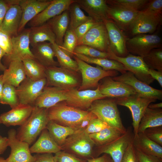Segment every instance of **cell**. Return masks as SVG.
I'll list each match as a JSON object with an SVG mask.
<instances>
[{"instance_id":"cell-47","label":"cell","mask_w":162,"mask_h":162,"mask_svg":"<svg viewBox=\"0 0 162 162\" xmlns=\"http://www.w3.org/2000/svg\"><path fill=\"white\" fill-rule=\"evenodd\" d=\"M109 127H110L106 122L96 117L92 120L85 131L89 134L97 133Z\"/></svg>"},{"instance_id":"cell-39","label":"cell","mask_w":162,"mask_h":162,"mask_svg":"<svg viewBox=\"0 0 162 162\" xmlns=\"http://www.w3.org/2000/svg\"><path fill=\"white\" fill-rule=\"evenodd\" d=\"M52 47L60 67L76 72L79 71L76 62L67 55L55 43L52 44Z\"/></svg>"},{"instance_id":"cell-63","label":"cell","mask_w":162,"mask_h":162,"mask_svg":"<svg viewBox=\"0 0 162 162\" xmlns=\"http://www.w3.org/2000/svg\"><path fill=\"white\" fill-rule=\"evenodd\" d=\"M2 137L0 135V139L2 138Z\"/></svg>"},{"instance_id":"cell-51","label":"cell","mask_w":162,"mask_h":162,"mask_svg":"<svg viewBox=\"0 0 162 162\" xmlns=\"http://www.w3.org/2000/svg\"><path fill=\"white\" fill-rule=\"evenodd\" d=\"M121 162H139L133 141L126 149Z\"/></svg>"},{"instance_id":"cell-46","label":"cell","mask_w":162,"mask_h":162,"mask_svg":"<svg viewBox=\"0 0 162 162\" xmlns=\"http://www.w3.org/2000/svg\"><path fill=\"white\" fill-rule=\"evenodd\" d=\"M143 132L150 139L162 146V126L148 128Z\"/></svg>"},{"instance_id":"cell-17","label":"cell","mask_w":162,"mask_h":162,"mask_svg":"<svg viewBox=\"0 0 162 162\" xmlns=\"http://www.w3.org/2000/svg\"><path fill=\"white\" fill-rule=\"evenodd\" d=\"M162 21L161 15H156L140 11L128 31L133 36L155 31Z\"/></svg>"},{"instance_id":"cell-37","label":"cell","mask_w":162,"mask_h":162,"mask_svg":"<svg viewBox=\"0 0 162 162\" xmlns=\"http://www.w3.org/2000/svg\"><path fill=\"white\" fill-rule=\"evenodd\" d=\"M123 134L114 128L109 127L89 135L95 145L99 147L112 142Z\"/></svg>"},{"instance_id":"cell-25","label":"cell","mask_w":162,"mask_h":162,"mask_svg":"<svg viewBox=\"0 0 162 162\" xmlns=\"http://www.w3.org/2000/svg\"><path fill=\"white\" fill-rule=\"evenodd\" d=\"M88 16L97 22H103L108 17L109 6L106 0H75Z\"/></svg>"},{"instance_id":"cell-5","label":"cell","mask_w":162,"mask_h":162,"mask_svg":"<svg viewBox=\"0 0 162 162\" xmlns=\"http://www.w3.org/2000/svg\"><path fill=\"white\" fill-rule=\"evenodd\" d=\"M76 72L60 67L46 68V86L66 90L75 88L80 84Z\"/></svg>"},{"instance_id":"cell-1","label":"cell","mask_w":162,"mask_h":162,"mask_svg":"<svg viewBox=\"0 0 162 162\" xmlns=\"http://www.w3.org/2000/svg\"><path fill=\"white\" fill-rule=\"evenodd\" d=\"M49 120L47 109L34 106L30 116L16 132L17 138L30 145L46 128Z\"/></svg>"},{"instance_id":"cell-56","label":"cell","mask_w":162,"mask_h":162,"mask_svg":"<svg viewBox=\"0 0 162 162\" xmlns=\"http://www.w3.org/2000/svg\"><path fill=\"white\" fill-rule=\"evenodd\" d=\"M148 73L150 76L154 80H157L160 86L162 87V72L158 70L150 69L148 70Z\"/></svg>"},{"instance_id":"cell-48","label":"cell","mask_w":162,"mask_h":162,"mask_svg":"<svg viewBox=\"0 0 162 162\" xmlns=\"http://www.w3.org/2000/svg\"><path fill=\"white\" fill-rule=\"evenodd\" d=\"M98 22L94 20L89 21L81 25L74 30L78 39V43L88 31Z\"/></svg>"},{"instance_id":"cell-10","label":"cell","mask_w":162,"mask_h":162,"mask_svg":"<svg viewBox=\"0 0 162 162\" xmlns=\"http://www.w3.org/2000/svg\"><path fill=\"white\" fill-rule=\"evenodd\" d=\"M30 28H25L16 36L11 37L12 49L9 54L4 56V64L8 65L12 62L22 60L26 58L34 56L29 48Z\"/></svg>"},{"instance_id":"cell-50","label":"cell","mask_w":162,"mask_h":162,"mask_svg":"<svg viewBox=\"0 0 162 162\" xmlns=\"http://www.w3.org/2000/svg\"><path fill=\"white\" fill-rule=\"evenodd\" d=\"M0 46L5 52L6 55L9 54L11 52L12 49L11 37L1 29Z\"/></svg>"},{"instance_id":"cell-57","label":"cell","mask_w":162,"mask_h":162,"mask_svg":"<svg viewBox=\"0 0 162 162\" xmlns=\"http://www.w3.org/2000/svg\"><path fill=\"white\" fill-rule=\"evenodd\" d=\"M87 162H114L111 157L108 154H104L99 157L94 158L88 160Z\"/></svg>"},{"instance_id":"cell-13","label":"cell","mask_w":162,"mask_h":162,"mask_svg":"<svg viewBox=\"0 0 162 162\" xmlns=\"http://www.w3.org/2000/svg\"><path fill=\"white\" fill-rule=\"evenodd\" d=\"M16 134L14 129H10L8 132V145L11 150L7 160L8 162H34L35 157L31 154L30 145L18 140Z\"/></svg>"},{"instance_id":"cell-8","label":"cell","mask_w":162,"mask_h":162,"mask_svg":"<svg viewBox=\"0 0 162 162\" xmlns=\"http://www.w3.org/2000/svg\"><path fill=\"white\" fill-rule=\"evenodd\" d=\"M126 46L129 53L143 57L152 50L161 47V39L156 34H139L128 38Z\"/></svg>"},{"instance_id":"cell-28","label":"cell","mask_w":162,"mask_h":162,"mask_svg":"<svg viewBox=\"0 0 162 162\" xmlns=\"http://www.w3.org/2000/svg\"><path fill=\"white\" fill-rule=\"evenodd\" d=\"M26 76L22 62L16 61L11 62L8 68L4 71L2 79L4 84L13 86L16 88L26 78Z\"/></svg>"},{"instance_id":"cell-59","label":"cell","mask_w":162,"mask_h":162,"mask_svg":"<svg viewBox=\"0 0 162 162\" xmlns=\"http://www.w3.org/2000/svg\"><path fill=\"white\" fill-rule=\"evenodd\" d=\"M6 54V53L3 50L0 46V70L4 71L7 68L1 62V59Z\"/></svg>"},{"instance_id":"cell-49","label":"cell","mask_w":162,"mask_h":162,"mask_svg":"<svg viewBox=\"0 0 162 162\" xmlns=\"http://www.w3.org/2000/svg\"><path fill=\"white\" fill-rule=\"evenodd\" d=\"M54 157L57 162H83L73 155L61 150L55 153Z\"/></svg>"},{"instance_id":"cell-52","label":"cell","mask_w":162,"mask_h":162,"mask_svg":"<svg viewBox=\"0 0 162 162\" xmlns=\"http://www.w3.org/2000/svg\"><path fill=\"white\" fill-rule=\"evenodd\" d=\"M20 0H0V26L9 8L12 5L19 4Z\"/></svg>"},{"instance_id":"cell-34","label":"cell","mask_w":162,"mask_h":162,"mask_svg":"<svg viewBox=\"0 0 162 162\" xmlns=\"http://www.w3.org/2000/svg\"><path fill=\"white\" fill-rule=\"evenodd\" d=\"M162 126V109H152L147 107L140 121L138 132L147 128Z\"/></svg>"},{"instance_id":"cell-44","label":"cell","mask_w":162,"mask_h":162,"mask_svg":"<svg viewBox=\"0 0 162 162\" xmlns=\"http://www.w3.org/2000/svg\"><path fill=\"white\" fill-rule=\"evenodd\" d=\"M74 52L91 58L109 59L110 58L109 52H102L86 45L77 46L75 48Z\"/></svg>"},{"instance_id":"cell-2","label":"cell","mask_w":162,"mask_h":162,"mask_svg":"<svg viewBox=\"0 0 162 162\" xmlns=\"http://www.w3.org/2000/svg\"><path fill=\"white\" fill-rule=\"evenodd\" d=\"M104 99L94 101L88 109V111L106 122L110 127L124 134L127 129L122 123L117 104L112 98Z\"/></svg>"},{"instance_id":"cell-35","label":"cell","mask_w":162,"mask_h":162,"mask_svg":"<svg viewBox=\"0 0 162 162\" xmlns=\"http://www.w3.org/2000/svg\"><path fill=\"white\" fill-rule=\"evenodd\" d=\"M51 136L59 146H62L67 137L74 133L75 130L49 120L46 127Z\"/></svg>"},{"instance_id":"cell-38","label":"cell","mask_w":162,"mask_h":162,"mask_svg":"<svg viewBox=\"0 0 162 162\" xmlns=\"http://www.w3.org/2000/svg\"><path fill=\"white\" fill-rule=\"evenodd\" d=\"M68 10L70 17L68 29L74 30L81 25L93 20L88 16L84 14L79 4L75 2V0L70 6Z\"/></svg>"},{"instance_id":"cell-60","label":"cell","mask_w":162,"mask_h":162,"mask_svg":"<svg viewBox=\"0 0 162 162\" xmlns=\"http://www.w3.org/2000/svg\"><path fill=\"white\" fill-rule=\"evenodd\" d=\"M148 107L152 109H157L162 108V103L160 102L157 104H151L149 105Z\"/></svg>"},{"instance_id":"cell-20","label":"cell","mask_w":162,"mask_h":162,"mask_svg":"<svg viewBox=\"0 0 162 162\" xmlns=\"http://www.w3.org/2000/svg\"><path fill=\"white\" fill-rule=\"evenodd\" d=\"M74 0H52L51 3L28 23L31 27L37 26L46 23L52 18L68 10Z\"/></svg>"},{"instance_id":"cell-14","label":"cell","mask_w":162,"mask_h":162,"mask_svg":"<svg viewBox=\"0 0 162 162\" xmlns=\"http://www.w3.org/2000/svg\"><path fill=\"white\" fill-rule=\"evenodd\" d=\"M94 143L85 130L75 131L68 136L62 149H68L83 157L90 156L92 153Z\"/></svg>"},{"instance_id":"cell-3","label":"cell","mask_w":162,"mask_h":162,"mask_svg":"<svg viewBox=\"0 0 162 162\" xmlns=\"http://www.w3.org/2000/svg\"><path fill=\"white\" fill-rule=\"evenodd\" d=\"M89 111L60 102L48 109L49 120L75 130Z\"/></svg>"},{"instance_id":"cell-62","label":"cell","mask_w":162,"mask_h":162,"mask_svg":"<svg viewBox=\"0 0 162 162\" xmlns=\"http://www.w3.org/2000/svg\"><path fill=\"white\" fill-rule=\"evenodd\" d=\"M0 162H8V161L4 158L0 157Z\"/></svg>"},{"instance_id":"cell-22","label":"cell","mask_w":162,"mask_h":162,"mask_svg":"<svg viewBox=\"0 0 162 162\" xmlns=\"http://www.w3.org/2000/svg\"><path fill=\"white\" fill-rule=\"evenodd\" d=\"M67 90L46 86L36 100L34 106L49 109L67 100Z\"/></svg>"},{"instance_id":"cell-40","label":"cell","mask_w":162,"mask_h":162,"mask_svg":"<svg viewBox=\"0 0 162 162\" xmlns=\"http://www.w3.org/2000/svg\"><path fill=\"white\" fill-rule=\"evenodd\" d=\"M145 63L150 69L162 72V49H154L142 57Z\"/></svg>"},{"instance_id":"cell-15","label":"cell","mask_w":162,"mask_h":162,"mask_svg":"<svg viewBox=\"0 0 162 162\" xmlns=\"http://www.w3.org/2000/svg\"><path fill=\"white\" fill-rule=\"evenodd\" d=\"M65 104L82 109H89L92 103L106 97L100 92L98 86L94 90H79L76 88L67 90Z\"/></svg>"},{"instance_id":"cell-29","label":"cell","mask_w":162,"mask_h":162,"mask_svg":"<svg viewBox=\"0 0 162 162\" xmlns=\"http://www.w3.org/2000/svg\"><path fill=\"white\" fill-rule=\"evenodd\" d=\"M62 148L54 140L46 128L41 132L37 141L30 148L31 153H56Z\"/></svg>"},{"instance_id":"cell-21","label":"cell","mask_w":162,"mask_h":162,"mask_svg":"<svg viewBox=\"0 0 162 162\" xmlns=\"http://www.w3.org/2000/svg\"><path fill=\"white\" fill-rule=\"evenodd\" d=\"M52 0H20L19 5L22 11V15L18 34L25 28L30 21L47 7Z\"/></svg>"},{"instance_id":"cell-53","label":"cell","mask_w":162,"mask_h":162,"mask_svg":"<svg viewBox=\"0 0 162 162\" xmlns=\"http://www.w3.org/2000/svg\"><path fill=\"white\" fill-rule=\"evenodd\" d=\"M139 162H162V158L146 154L135 148Z\"/></svg>"},{"instance_id":"cell-7","label":"cell","mask_w":162,"mask_h":162,"mask_svg":"<svg viewBox=\"0 0 162 162\" xmlns=\"http://www.w3.org/2000/svg\"><path fill=\"white\" fill-rule=\"evenodd\" d=\"M108 52L109 59L117 61L123 64L128 71L132 73L137 79L149 85L154 80L148 73L149 68L143 59V57L129 53L125 57H120L116 55L110 49Z\"/></svg>"},{"instance_id":"cell-42","label":"cell","mask_w":162,"mask_h":162,"mask_svg":"<svg viewBox=\"0 0 162 162\" xmlns=\"http://www.w3.org/2000/svg\"><path fill=\"white\" fill-rule=\"evenodd\" d=\"M149 0H108L109 6L117 7L132 10L140 11Z\"/></svg>"},{"instance_id":"cell-45","label":"cell","mask_w":162,"mask_h":162,"mask_svg":"<svg viewBox=\"0 0 162 162\" xmlns=\"http://www.w3.org/2000/svg\"><path fill=\"white\" fill-rule=\"evenodd\" d=\"M162 0H149L140 11L144 13L154 15H161Z\"/></svg>"},{"instance_id":"cell-11","label":"cell","mask_w":162,"mask_h":162,"mask_svg":"<svg viewBox=\"0 0 162 162\" xmlns=\"http://www.w3.org/2000/svg\"><path fill=\"white\" fill-rule=\"evenodd\" d=\"M86 45L108 52L110 49L107 31L103 22H98L84 36L77 44Z\"/></svg>"},{"instance_id":"cell-9","label":"cell","mask_w":162,"mask_h":162,"mask_svg":"<svg viewBox=\"0 0 162 162\" xmlns=\"http://www.w3.org/2000/svg\"><path fill=\"white\" fill-rule=\"evenodd\" d=\"M134 135L132 127L130 126L125 133L117 139L105 145L97 147L96 154L97 155L107 154L114 162H121L126 149L132 142Z\"/></svg>"},{"instance_id":"cell-19","label":"cell","mask_w":162,"mask_h":162,"mask_svg":"<svg viewBox=\"0 0 162 162\" xmlns=\"http://www.w3.org/2000/svg\"><path fill=\"white\" fill-rule=\"evenodd\" d=\"M98 85L100 93L106 98H116L138 94L134 89L126 83L113 80L107 76L103 79Z\"/></svg>"},{"instance_id":"cell-43","label":"cell","mask_w":162,"mask_h":162,"mask_svg":"<svg viewBox=\"0 0 162 162\" xmlns=\"http://www.w3.org/2000/svg\"><path fill=\"white\" fill-rule=\"evenodd\" d=\"M64 37L62 45L58 46L62 50L72 58L74 56V50L78 42L74 30L68 28Z\"/></svg>"},{"instance_id":"cell-32","label":"cell","mask_w":162,"mask_h":162,"mask_svg":"<svg viewBox=\"0 0 162 162\" xmlns=\"http://www.w3.org/2000/svg\"><path fill=\"white\" fill-rule=\"evenodd\" d=\"M29 38L32 47L39 43L48 41L52 44L56 41L55 35L47 22L40 26L30 27Z\"/></svg>"},{"instance_id":"cell-41","label":"cell","mask_w":162,"mask_h":162,"mask_svg":"<svg viewBox=\"0 0 162 162\" xmlns=\"http://www.w3.org/2000/svg\"><path fill=\"white\" fill-rule=\"evenodd\" d=\"M0 103L8 105L11 108L18 105L20 103L16 92V88L11 85L4 84Z\"/></svg>"},{"instance_id":"cell-31","label":"cell","mask_w":162,"mask_h":162,"mask_svg":"<svg viewBox=\"0 0 162 162\" xmlns=\"http://www.w3.org/2000/svg\"><path fill=\"white\" fill-rule=\"evenodd\" d=\"M133 143L135 148L142 152L162 158V146L150 139L143 132L134 135Z\"/></svg>"},{"instance_id":"cell-27","label":"cell","mask_w":162,"mask_h":162,"mask_svg":"<svg viewBox=\"0 0 162 162\" xmlns=\"http://www.w3.org/2000/svg\"><path fill=\"white\" fill-rule=\"evenodd\" d=\"M34 58L45 68L59 66L54 58L55 53L52 44L47 41L38 43L31 49Z\"/></svg>"},{"instance_id":"cell-64","label":"cell","mask_w":162,"mask_h":162,"mask_svg":"<svg viewBox=\"0 0 162 162\" xmlns=\"http://www.w3.org/2000/svg\"><path fill=\"white\" fill-rule=\"evenodd\" d=\"M1 121H0V124H1Z\"/></svg>"},{"instance_id":"cell-6","label":"cell","mask_w":162,"mask_h":162,"mask_svg":"<svg viewBox=\"0 0 162 162\" xmlns=\"http://www.w3.org/2000/svg\"><path fill=\"white\" fill-rule=\"evenodd\" d=\"M117 105L125 106L131 112L133 120L134 133H138L139 125L143 114L148 106L157 99L143 97L138 94L129 96L112 98Z\"/></svg>"},{"instance_id":"cell-26","label":"cell","mask_w":162,"mask_h":162,"mask_svg":"<svg viewBox=\"0 0 162 162\" xmlns=\"http://www.w3.org/2000/svg\"><path fill=\"white\" fill-rule=\"evenodd\" d=\"M22 11L19 4L11 5L7 11L0 29L11 37L16 36L21 21Z\"/></svg>"},{"instance_id":"cell-55","label":"cell","mask_w":162,"mask_h":162,"mask_svg":"<svg viewBox=\"0 0 162 162\" xmlns=\"http://www.w3.org/2000/svg\"><path fill=\"white\" fill-rule=\"evenodd\" d=\"M34 156L35 160L34 162H57L52 153L37 154Z\"/></svg>"},{"instance_id":"cell-16","label":"cell","mask_w":162,"mask_h":162,"mask_svg":"<svg viewBox=\"0 0 162 162\" xmlns=\"http://www.w3.org/2000/svg\"><path fill=\"white\" fill-rule=\"evenodd\" d=\"M114 80L122 82L133 87L139 96L160 100L162 99V91L155 89L137 79L130 71L119 76L112 77Z\"/></svg>"},{"instance_id":"cell-23","label":"cell","mask_w":162,"mask_h":162,"mask_svg":"<svg viewBox=\"0 0 162 162\" xmlns=\"http://www.w3.org/2000/svg\"><path fill=\"white\" fill-rule=\"evenodd\" d=\"M34 106L19 104L0 116L1 123L7 127L23 124L31 115Z\"/></svg>"},{"instance_id":"cell-36","label":"cell","mask_w":162,"mask_h":162,"mask_svg":"<svg viewBox=\"0 0 162 162\" xmlns=\"http://www.w3.org/2000/svg\"><path fill=\"white\" fill-rule=\"evenodd\" d=\"M22 62L26 77L34 81L46 78V68L34 58H25L22 60Z\"/></svg>"},{"instance_id":"cell-24","label":"cell","mask_w":162,"mask_h":162,"mask_svg":"<svg viewBox=\"0 0 162 162\" xmlns=\"http://www.w3.org/2000/svg\"><path fill=\"white\" fill-rule=\"evenodd\" d=\"M109 6L108 19L113 22L122 31H128L140 11L117 7Z\"/></svg>"},{"instance_id":"cell-33","label":"cell","mask_w":162,"mask_h":162,"mask_svg":"<svg viewBox=\"0 0 162 162\" xmlns=\"http://www.w3.org/2000/svg\"><path fill=\"white\" fill-rule=\"evenodd\" d=\"M74 56L88 64L97 65L106 70H115L124 74L127 70L124 65L115 60L104 58H91L74 52Z\"/></svg>"},{"instance_id":"cell-18","label":"cell","mask_w":162,"mask_h":162,"mask_svg":"<svg viewBox=\"0 0 162 162\" xmlns=\"http://www.w3.org/2000/svg\"><path fill=\"white\" fill-rule=\"evenodd\" d=\"M103 22L107 31L111 50L118 56H127L129 53L126 49V43L128 38L112 20L106 19Z\"/></svg>"},{"instance_id":"cell-61","label":"cell","mask_w":162,"mask_h":162,"mask_svg":"<svg viewBox=\"0 0 162 162\" xmlns=\"http://www.w3.org/2000/svg\"><path fill=\"white\" fill-rule=\"evenodd\" d=\"M4 84L2 79V75H0V99L2 97Z\"/></svg>"},{"instance_id":"cell-54","label":"cell","mask_w":162,"mask_h":162,"mask_svg":"<svg viewBox=\"0 0 162 162\" xmlns=\"http://www.w3.org/2000/svg\"><path fill=\"white\" fill-rule=\"evenodd\" d=\"M89 112L87 116L81 121L75 131L85 130L92 120L97 116L92 112Z\"/></svg>"},{"instance_id":"cell-30","label":"cell","mask_w":162,"mask_h":162,"mask_svg":"<svg viewBox=\"0 0 162 162\" xmlns=\"http://www.w3.org/2000/svg\"><path fill=\"white\" fill-rule=\"evenodd\" d=\"M69 22V14L68 10L46 22L56 37L55 43L59 46H62L63 45L64 38L68 29Z\"/></svg>"},{"instance_id":"cell-4","label":"cell","mask_w":162,"mask_h":162,"mask_svg":"<svg viewBox=\"0 0 162 162\" xmlns=\"http://www.w3.org/2000/svg\"><path fill=\"white\" fill-rule=\"evenodd\" d=\"M73 57L77 63L82 76V82L79 90L97 87L100 80L107 76L115 77L118 74L117 71L106 70L98 66L94 67L74 56Z\"/></svg>"},{"instance_id":"cell-12","label":"cell","mask_w":162,"mask_h":162,"mask_svg":"<svg viewBox=\"0 0 162 162\" xmlns=\"http://www.w3.org/2000/svg\"><path fill=\"white\" fill-rule=\"evenodd\" d=\"M46 78L34 81L26 77L16 88L20 104L34 106L36 100L46 85Z\"/></svg>"},{"instance_id":"cell-58","label":"cell","mask_w":162,"mask_h":162,"mask_svg":"<svg viewBox=\"0 0 162 162\" xmlns=\"http://www.w3.org/2000/svg\"><path fill=\"white\" fill-rule=\"evenodd\" d=\"M8 146V145L7 137H2L0 139V154L4 153Z\"/></svg>"}]
</instances>
